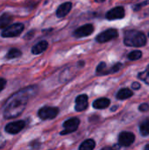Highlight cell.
I'll return each instance as SVG.
<instances>
[{
    "label": "cell",
    "instance_id": "16",
    "mask_svg": "<svg viewBox=\"0 0 149 150\" xmlns=\"http://www.w3.org/2000/svg\"><path fill=\"white\" fill-rule=\"evenodd\" d=\"M133 95V91L131 90H129V89H122L118 92L117 98L120 99V100H124V99L131 98Z\"/></svg>",
    "mask_w": 149,
    "mask_h": 150
},
{
    "label": "cell",
    "instance_id": "25",
    "mask_svg": "<svg viewBox=\"0 0 149 150\" xmlns=\"http://www.w3.org/2000/svg\"><path fill=\"white\" fill-rule=\"evenodd\" d=\"M149 4V1H145V2H143L142 4H140L136 5L133 9H134L135 11H139V9H140V8H141L142 6L146 5V4Z\"/></svg>",
    "mask_w": 149,
    "mask_h": 150
},
{
    "label": "cell",
    "instance_id": "12",
    "mask_svg": "<svg viewBox=\"0 0 149 150\" xmlns=\"http://www.w3.org/2000/svg\"><path fill=\"white\" fill-rule=\"evenodd\" d=\"M72 8V4L70 2H67L60 5L56 11V16L58 18H63L65 17L71 10Z\"/></svg>",
    "mask_w": 149,
    "mask_h": 150
},
{
    "label": "cell",
    "instance_id": "10",
    "mask_svg": "<svg viewBox=\"0 0 149 150\" xmlns=\"http://www.w3.org/2000/svg\"><path fill=\"white\" fill-rule=\"evenodd\" d=\"M125 17V9L121 6L115 7L112 10H110L106 13V18L109 20H115L123 18Z\"/></svg>",
    "mask_w": 149,
    "mask_h": 150
},
{
    "label": "cell",
    "instance_id": "3",
    "mask_svg": "<svg viewBox=\"0 0 149 150\" xmlns=\"http://www.w3.org/2000/svg\"><path fill=\"white\" fill-rule=\"evenodd\" d=\"M24 30V25L22 23H16L10 25L4 29L2 32V36L4 38H12L18 36Z\"/></svg>",
    "mask_w": 149,
    "mask_h": 150
},
{
    "label": "cell",
    "instance_id": "9",
    "mask_svg": "<svg viewBox=\"0 0 149 150\" xmlns=\"http://www.w3.org/2000/svg\"><path fill=\"white\" fill-rule=\"evenodd\" d=\"M94 31V26L91 24H87L84 25L79 28H77L75 32H74V36L76 38H83V37H86L90 35Z\"/></svg>",
    "mask_w": 149,
    "mask_h": 150
},
{
    "label": "cell",
    "instance_id": "6",
    "mask_svg": "<svg viewBox=\"0 0 149 150\" xmlns=\"http://www.w3.org/2000/svg\"><path fill=\"white\" fill-rule=\"evenodd\" d=\"M25 127V122L24 120L14 121L5 126V131L10 134H17L19 132H21Z\"/></svg>",
    "mask_w": 149,
    "mask_h": 150
},
{
    "label": "cell",
    "instance_id": "20",
    "mask_svg": "<svg viewBox=\"0 0 149 150\" xmlns=\"http://www.w3.org/2000/svg\"><path fill=\"white\" fill-rule=\"evenodd\" d=\"M21 55V52L20 50H18V48H11L9 50V52L6 54V58L7 59H15L18 58Z\"/></svg>",
    "mask_w": 149,
    "mask_h": 150
},
{
    "label": "cell",
    "instance_id": "4",
    "mask_svg": "<svg viewBox=\"0 0 149 150\" xmlns=\"http://www.w3.org/2000/svg\"><path fill=\"white\" fill-rule=\"evenodd\" d=\"M59 113V109L57 107H49V106H45L42 107L39 112L38 115L41 120H52L57 116Z\"/></svg>",
    "mask_w": 149,
    "mask_h": 150
},
{
    "label": "cell",
    "instance_id": "23",
    "mask_svg": "<svg viewBox=\"0 0 149 150\" xmlns=\"http://www.w3.org/2000/svg\"><path fill=\"white\" fill-rule=\"evenodd\" d=\"M148 109L149 105L148 104H142L140 105V111H141V112H147V111H148Z\"/></svg>",
    "mask_w": 149,
    "mask_h": 150
},
{
    "label": "cell",
    "instance_id": "17",
    "mask_svg": "<svg viewBox=\"0 0 149 150\" xmlns=\"http://www.w3.org/2000/svg\"><path fill=\"white\" fill-rule=\"evenodd\" d=\"M97 75H106V74H111L112 73V68L107 69V65L105 62H101L98 64L97 68Z\"/></svg>",
    "mask_w": 149,
    "mask_h": 150
},
{
    "label": "cell",
    "instance_id": "27",
    "mask_svg": "<svg viewBox=\"0 0 149 150\" xmlns=\"http://www.w3.org/2000/svg\"><path fill=\"white\" fill-rule=\"evenodd\" d=\"M96 2H97V3H103L105 0H95Z\"/></svg>",
    "mask_w": 149,
    "mask_h": 150
},
{
    "label": "cell",
    "instance_id": "8",
    "mask_svg": "<svg viewBox=\"0 0 149 150\" xmlns=\"http://www.w3.org/2000/svg\"><path fill=\"white\" fill-rule=\"evenodd\" d=\"M118 36V32L115 29H108L103 33H101L100 34H98L97 36V41L100 42V43H104L106 41H109L114 38H116Z\"/></svg>",
    "mask_w": 149,
    "mask_h": 150
},
{
    "label": "cell",
    "instance_id": "7",
    "mask_svg": "<svg viewBox=\"0 0 149 150\" xmlns=\"http://www.w3.org/2000/svg\"><path fill=\"white\" fill-rule=\"evenodd\" d=\"M135 135L131 132H122L119 137V144L123 147H128L133 143Z\"/></svg>",
    "mask_w": 149,
    "mask_h": 150
},
{
    "label": "cell",
    "instance_id": "21",
    "mask_svg": "<svg viewBox=\"0 0 149 150\" xmlns=\"http://www.w3.org/2000/svg\"><path fill=\"white\" fill-rule=\"evenodd\" d=\"M141 56H142V53H141V51H139V50L133 51V52H131V53L128 54V58H129V60H131V61L139 60Z\"/></svg>",
    "mask_w": 149,
    "mask_h": 150
},
{
    "label": "cell",
    "instance_id": "19",
    "mask_svg": "<svg viewBox=\"0 0 149 150\" xmlns=\"http://www.w3.org/2000/svg\"><path fill=\"white\" fill-rule=\"evenodd\" d=\"M140 131L142 136L149 135V120H145L140 127Z\"/></svg>",
    "mask_w": 149,
    "mask_h": 150
},
{
    "label": "cell",
    "instance_id": "29",
    "mask_svg": "<svg viewBox=\"0 0 149 150\" xmlns=\"http://www.w3.org/2000/svg\"><path fill=\"white\" fill-rule=\"evenodd\" d=\"M0 144H3V143H1V142H0Z\"/></svg>",
    "mask_w": 149,
    "mask_h": 150
},
{
    "label": "cell",
    "instance_id": "11",
    "mask_svg": "<svg viewBox=\"0 0 149 150\" xmlns=\"http://www.w3.org/2000/svg\"><path fill=\"white\" fill-rule=\"evenodd\" d=\"M88 96L85 94L80 95L76 99V110L77 112H83L88 107Z\"/></svg>",
    "mask_w": 149,
    "mask_h": 150
},
{
    "label": "cell",
    "instance_id": "28",
    "mask_svg": "<svg viewBox=\"0 0 149 150\" xmlns=\"http://www.w3.org/2000/svg\"><path fill=\"white\" fill-rule=\"evenodd\" d=\"M145 149H149V145H148V146H146V147H145Z\"/></svg>",
    "mask_w": 149,
    "mask_h": 150
},
{
    "label": "cell",
    "instance_id": "13",
    "mask_svg": "<svg viewBox=\"0 0 149 150\" xmlns=\"http://www.w3.org/2000/svg\"><path fill=\"white\" fill-rule=\"evenodd\" d=\"M47 47H48V43L46 40L40 41L32 47V53L33 54H40L43 53L47 48Z\"/></svg>",
    "mask_w": 149,
    "mask_h": 150
},
{
    "label": "cell",
    "instance_id": "30",
    "mask_svg": "<svg viewBox=\"0 0 149 150\" xmlns=\"http://www.w3.org/2000/svg\"><path fill=\"white\" fill-rule=\"evenodd\" d=\"M148 36H149V33H148Z\"/></svg>",
    "mask_w": 149,
    "mask_h": 150
},
{
    "label": "cell",
    "instance_id": "18",
    "mask_svg": "<svg viewBox=\"0 0 149 150\" xmlns=\"http://www.w3.org/2000/svg\"><path fill=\"white\" fill-rule=\"evenodd\" d=\"M96 144H95V142L93 140H86L85 142H83L80 147H79V149L80 150H92L95 148Z\"/></svg>",
    "mask_w": 149,
    "mask_h": 150
},
{
    "label": "cell",
    "instance_id": "15",
    "mask_svg": "<svg viewBox=\"0 0 149 150\" xmlns=\"http://www.w3.org/2000/svg\"><path fill=\"white\" fill-rule=\"evenodd\" d=\"M110 100L108 98H99L94 101L93 103V107L96 109H105L110 105Z\"/></svg>",
    "mask_w": 149,
    "mask_h": 150
},
{
    "label": "cell",
    "instance_id": "24",
    "mask_svg": "<svg viewBox=\"0 0 149 150\" xmlns=\"http://www.w3.org/2000/svg\"><path fill=\"white\" fill-rule=\"evenodd\" d=\"M6 85V80L4 78H0V91H2Z\"/></svg>",
    "mask_w": 149,
    "mask_h": 150
},
{
    "label": "cell",
    "instance_id": "26",
    "mask_svg": "<svg viewBox=\"0 0 149 150\" xmlns=\"http://www.w3.org/2000/svg\"><path fill=\"white\" fill-rule=\"evenodd\" d=\"M132 87H133V90H139V89L141 88V84H140L139 83H137V82H134V83L132 84Z\"/></svg>",
    "mask_w": 149,
    "mask_h": 150
},
{
    "label": "cell",
    "instance_id": "2",
    "mask_svg": "<svg viewBox=\"0 0 149 150\" xmlns=\"http://www.w3.org/2000/svg\"><path fill=\"white\" fill-rule=\"evenodd\" d=\"M124 42L126 46L130 47H142L147 43V37L143 33L130 30L126 33Z\"/></svg>",
    "mask_w": 149,
    "mask_h": 150
},
{
    "label": "cell",
    "instance_id": "1",
    "mask_svg": "<svg viewBox=\"0 0 149 150\" xmlns=\"http://www.w3.org/2000/svg\"><path fill=\"white\" fill-rule=\"evenodd\" d=\"M37 91L35 86L23 89L13 94L6 101L4 106V117L5 119H13L19 116L25 110L29 98Z\"/></svg>",
    "mask_w": 149,
    "mask_h": 150
},
{
    "label": "cell",
    "instance_id": "22",
    "mask_svg": "<svg viewBox=\"0 0 149 150\" xmlns=\"http://www.w3.org/2000/svg\"><path fill=\"white\" fill-rule=\"evenodd\" d=\"M139 78H141L146 83L149 84V65L148 67V69H147V70H145L143 72H141L139 74Z\"/></svg>",
    "mask_w": 149,
    "mask_h": 150
},
{
    "label": "cell",
    "instance_id": "5",
    "mask_svg": "<svg viewBox=\"0 0 149 150\" xmlns=\"http://www.w3.org/2000/svg\"><path fill=\"white\" fill-rule=\"evenodd\" d=\"M79 124H80V120L77 118H71L66 120L63 124L64 130L61 133V134H68L75 132L78 128Z\"/></svg>",
    "mask_w": 149,
    "mask_h": 150
},
{
    "label": "cell",
    "instance_id": "14",
    "mask_svg": "<svg viewBox=\"0 0 149 150\" xmlns=\"http://www.w3.org/2000/svg\"><path fill=\"white\" fill-rule=\"evenodd\" d=\"M12 21V16L10 13H4L0 16V29H4L10 25Z\"/></svg>",
    "mask_w": 149,
    "mask_h": 150
}]
</instances>
